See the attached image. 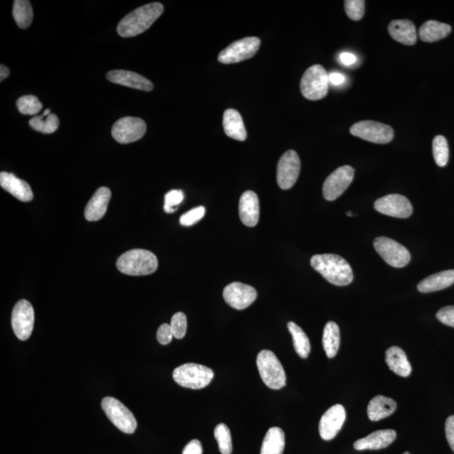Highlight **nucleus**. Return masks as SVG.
I'll list each match as a JSON object with an SVG mask.
<instances>
[{
    "instance_id": "1",
    "label": "nucleus",
    "mask_w": 454,
    "mask_h": 454,
    "mask_svg": "<svg viewBox=\"0 0 454 454\" xmlns=\"http://www.w3.org/2000/svg\"><path fill=\"white\" fill-rule=\"evenodd\" d=\"M164 7L162 4H147L137 8L121 20L117 32L122 37H132L146 31L162 15Z\"/></svg>"
},
{
    "instance_id": "2",
    "label": "nucleus",
    "mask_w": 454,
    "mask_h": 454,
    "mask_svg": "<svg viewBox=\"0 0 454 454\" xmlns=\"http://www.w3.org/2000/svg\"><path fill=\"white\" fill-rule=\"evenodd\" d=\"M315 271L336 286H346L353 280L352 269L346 260L336 254H317L310 259Z\"/></svg>"
},
{
    "instance_id": "3",
    "label": "nucleus",
    "mask_w": 454,
    "mask_h": 454,
    "mask_svg": "<svg viewBox=\"0 0 454 454\" xmlns=\"http://www.w3.org/2000/svg\"><path fill=\"white\" fill-rule=\"evenodd\" d=\"M118 270L132 276L149 275L157 270L158 260L153 252L133 249L125 252L117 260Z\"/></svg>"
},
{
    "instance_id": "4",
    "label": "nucleus",
    "mask_w": 454,
    "mask_h": 454,
    "mask_svg": "<svg viewBox=\"0 0 454 454\" xmlns=\"http://www.w3.org/2000/svg\"><path fill=\"white\" fill-rule=\"evenodd\" d=\"M256 366L265 385L272 390H280L286 385V374L275 353L263 350L256 357Z\"/></svg>"
},
{
    "instance_id": "5",
    "label": "nucleus",
    "mask_w": 454,
    "mask_h": 454,
    "mask_svg": "<svg viewBox=\"0 0 454 454\" xmlns=\"http://www.w3.org/2000/svg\"><path fill=\"white\" fill-rule=\"evenodd\" d=\"M172 377L177 384L184 388L200 390L209 385L214 372L206 366L191 363L175 369Z\"/></svg>"
},
{
    "instance_id": "6",
    "label": "nucleus",
    "mask_w": 454,
    "mask_h": 454,
    "mask_svg": "<svg viewBox=\"0 0 454 454\" xmlns=\"http://www.w3.org/2000/svg\"><path fill=\"white\" fill-rule=\"evenodd\" d=\"M329 88V78L321 65L309 67L301 80V91L305 99L319 100L325 98Z\"/></svg>"
},
{
    "instance_id": "7",
    "label": "nucleus",
    "mask_w": 454,
    "mask_h": 454,
    "mask_svg": "<svg viewBox=\"0 0 454 454\" xmlns=\"http://www.w3.org/2000/svg\"><path fill=\"white\" fill-rule=\"evenodd\" d=\"M101 406L107 418L119 430L128 434H132L136 431L137 420L124 404L116 398L105 397Z\"/></svg>"
},
{
    "instance_id": "8",
    "label": "nucleus",
    "mask_w": 454,
    "mask_h": 454,
    "mask_svg": "<svg viewBox=\"0 0 454 454\" xmlns=\"http://www.w3.org/2000/svg\"><path fill=\"white\" fill-rule=\"evenodd\" d=\"M260 45L261 41L258 37L243 38L233 42L226 48L222 50L219 54L218 61L223 64H231V63L247 60L258 52Z\"/></svg>"
},
{
    "instance_id": "9",
    "label": "nucleus",
    "mask_w": 454,
    "mask_h": 454,
    "mask_svg": "<svg viewBox=\"0 0 454 454\" xmlns=\"http://www.w3.org/2000/svg\"><path fill=\"white\" fill-rule=\"evenodd\" d=\"M352 136L376 144H387L393 140L394 130L391 126L380 122L364 121L357 122L350 128Z\"/></svg>"
},
{
    "instance_id": "10",
    "label": "nucleus",
    "mask_w": 454,
    "mask_h": 454,
    "mask_svg": "<svg viewBox=\"0 0 454 454\" xmlns=\"http://www.w3.org/2000/svg\"><path fill=\"white\" fill-rule=\"evenodd\" d=\"M373 247L391 267L403 268L410 263V252L394 240L385 237L377 238L374 240Z\"/></svg>"
},
{
    "instance_id": "11",
    "label": "nucleus",
    "mask_w": 454,
    "mask_h": 454,
    "mask_svg": "<svg viewBox=\"0 0 454 454\" xmlns=\"http://www.w3.org/2000/svg\"><path fill=\"white\" fill-rule=\"evenodd\" d=\"M355 172V168L345 165L331 172L323 184L324 198L328 201H333L342 195L352 182Z\"/></svg>"
},
{
    "instance_id": "12",
    "label": "nucleus",
    "mask_w": 454,
    "mask_h": 454,
    "mask_svg": "<svg viewBox=\"0 0 454 454\" xmlns=\"http://www.w3.org/2000/svg\"><path fill=\"white\" fill-rule=\"evenodd\" d=\"M35 322V312L28 301L21 300L16 303L12 311L11 324L15 336L21 340L31 336Z\"/></svg>"
},
{
    "instance_id": "13",
    "label": "nucleus",
    "mask_w": 454,
    "mask_h": 454,
    "mask_svg": "<svg viewBox=\"0 0 454 454\" xmlns=\"http://www.w3.org/2000/svg\"><path fill=\"white\" fill-rule=\"evenodd\" d=\"M146 132L145 121L137 117H123L113 125L114 139L121 144H128L140 140Z\"/></svg>"
},
{
    "instance_id": "14",
    "label": "nucleus",
    "mask_w": 454,
    "mask_h": 454,
    "mask_svg": "<svg viewBox=\"0 0 454 454\" xmlns=\"http://www.w3.org/2000/svg\"><path fill=\"white\" fill-rule=\"evenodd\" d=\"M301 159L296 151L289 150L282 156L277 167V182L282 189L294 186L300 175Z\"/></svg>"
},
{
    "instance_id": "15",
    "label": "nucleus",
    "mask_w": 454,
    "mask_h": 454,
    "mask_svg": "<svg viewBox=\"0 0 454 454\" xmlns=\"http://www.w3.org/2000/svg\"><path fill=\"white\" fill-rule=\"evenodd\" d=\"M374 209L383 214L397 218H408L413 208L406 197L397 193L388 195L374 202Z\"/></svg>"
},
{
    "instance_id": "16",
    "label": "nucleus",
    "mask_w": 454,
    "mask_h": 454,
    "mask_svg": "<svg viewBox=\"0 0 454 454\" xmlns=\"http://www.w3.org/2000/svg\"><path fill=\"white\" fill-rule=\"evenodd\" d=\"M258 293L250 285L234 282L226 286L223 291L225 301L235 310H244L256 301Z\"/></svg>"
},
{
    "instance_id": "17",
    "label": "nucleus",
    "mask_w": 454,
    "mask_h": 454,
    "mask_svg": "<svg viewBox=\"0 0 454 454\" xmlns=\"http://www.w3.org/2000/svg\"><path fill=\"white\" fill-rule=\"evenodd\" d=\"M345 420L346 411L342 405L329 408L319 420V432L322 439L326 441L333 439L342 429Z\"/></svg>"
},
{
    "instance_id": "18",
    "label": "nucleus",
    "mask_w": 454,
    "mask_h": 454,
    "mask_svg": "<svg viewBox=\"0 0 454 454\" xmlns=\"http://www.w3.org/2000/svg\"><path fill=\"white\" fill-rule=\"evenodd\" d=\"M109 81L136 90L149 92L153 90V83L143 76L132 71L112 70L106 74Z\"/></svg>"
},
{
    "instance_id": "19",
    "label": "nucleus",
    "mask_w": 454,
    "mask_h": 454,
    "mask_svg": "<svg viewBox=\"0 0 454 454\" xmlns=\"http://www.w3.org/2000/svg\"><path fill=\"white\" fill-rule=\"evenodd\" d=\"M260 206L259 197L254 191L244 192L239 201V216L243 224L254 227L259 223Z\"/></svg>"
},
{
    "instance_id": "20",
    "label": "nucleus",
    "mask_w": 454,
    "mask_h": 454,
    "mask_svg": "<svg viewBox=\"0 0 454 454\" xmlns=\"http://www.w3.org/2000/svg\"><path fill=\"white\" fill-rule=\"evenodd\" d=\"M111 198V189L101 187L95 193L84 210V216L88 221H99L107 212L109 200Z\"/></svg>"
},
{
    "instance_id": "21",
    "label": "nucleus",
    "mask_w": 454,
    "mask_h": 454,
    "mask_svg": "<svg viewBox=\"0 0 454 454\" xmlns=\"http://www.w3.org/2000/svg\"><path fill=\"white\" fill-rule=\"evenodd\" d=\"M0 185L7 192L23 202H29L33 199L31 186L22 179L17 178L10 172H2L0 174Z\"/></svg>"
},
{
    "instance_id": "22",
    "label": "nucleus",
    "mask_w": 454,
    "mask_h": 454,
    "mask_svg": "<svg viewBox=\"0 0 454 454\" xmlns=\"http://www.w3.org/2000/svg\"><path fill=\"white\" fill-rule=\"evenodd\" d=\"M397 439V432L392 429L378 430L355 441L353 447L362 450H378L388 447Z\"/></svg>"
},
{
    "instance_id": "23",
    "label": "nucleus",
    "mask_w": 454,
    "mask_h": 454,
    "mask_svg": "<svg viewBox=\"0 0 454 454\" xmlns=\"http://www.w3.org/2000/svg\"><path fill=\"white\" fill-rule=\"evenodd\" d=\"M388 32L394 41L403 45L413 46L418 41V33L413 22L409 20L391 21Z\"/></svg>"
},
{
    "instance_id": "24",
    "label": "nucleus",
    "mask_w": 454,
    "mask_h": 454,
    "mask_svg": "<svg viewBox=\"0 0 454 454\" xmlns=\"http://www.w3.org/2000/svg\"><path fill=\"white\" fill-rule=\"evenodd\" d=\"M223 128L226 136L240 142L245 141L247 137L242 116L235 109H228L223 116Z\"/></svg>"
},
{
    "instance_id": "25",
    "label": "nucleus",
    "mask_w": 454,
    "mask_h": 454,
    "mask_svg": "<svg viewBox=\"0 0 454 454\" xmlns=\"http://www.w3.org/2000/svg\"><path fill=\"white\" fill-rule=\"evenodd\" d=\"M454 284V269L428 276L420 281L418 289L420 293H430L444 289Z\"/></svg>"
},
{
    "instance_id": "26",
    "label": "nucleus",
    "mask_w": 454,
    "mask_h": 454,
    "mask_svg": "<svg viewBox=\"0 0 454 454\" xmlns=\"http://www.w3.org/2000/svg\"><path fill=\"white\" fill-rule=\"evenodd\" d=\"M385 361L390 370L399 376L408 377L411 373V366L406 352L399 347H391L385 352Z\"/></svg>"
},
{
    "instance_id": "27",
    "label": "nucleus",
    "mask_w": 454,
    "mask_h": 454,
    "mask_svg": "<svg viewBox=\"0 0 454 454\" xmlns=\"http://www.w3.org/2000/svg\"><path fill=\"white\" fill-rule=\"evenodd\" d=\"M397 404L393 399L377 395L369 403L368 415L372 422L388 418L397 410Z\"/></svg>"
},
{
    "instance_id": "28",
    "label": "nucleus",
    "mask_w": 454,
    "mask_h": 454,
    "mask_svg": "<svg viewBox=\"0 0 454 454\" xmlns=\"http://www.w3.org/2000/svg\"><path fill=\"white\" fill-rule=\"evenodd\" d=\"M451 27L436 20H428L419 29L420 39L424 42H435L447 37L451 33Z\"/></svg>"
},
{
    "instance_id": "29",
    "label": "nucleus",
    "mask_w": 454,
    "mask_h": 454,
    "mask_svg": "<svg viewBox=\"0 0 454 454\" xmlns=\"http://www.w3.org/2000/svg\"><path fill=\"white\" fill-rule=\"evenodd\" d=\"M285 436L280 427H272L265 435L261 454H283Z\"/></svg>"
},
{
    "instance_id": "30",
    "label": "nucleus",
    "mask_w": 454,
    "mask_h": 454,
    "mask_svg": "<svg viewBox=\"0 0 454 454\" xmlns=\"http://www.w3.org/2000/svg\"><path fill=\"white\" fill-rule=\"evenodd\" d=\"M322 344L324 350L329 359H332L336 355L340 347V330L334 322L326 323L323 331Z\"/></svg>"
},
{
    "instance_id": "31",
    "label": "nucleus",
    "mask_w": 454,
    "mask_h": 454,
    "mask_svg": "<svg viewBox=\"0 0 454 454\" xmlns=\"http://www.w3.org/2000/svg\"><path fill=\"white\" fill-rule=\"evenodd\" d=\"M31 128L45 134L54 133L59 128V119L55 114L46 109L43 115L32 118L29 121Z\"/></svg>"
},
{
    "instance_id": "32",
    "label": "nucleus",
    "mask_w": 454,
    "mask_h": 454,
    "mask_svg": "<svg viewBox=\"0 0 454 454\" xmlns=\"http://www.w3.org/2000/svg\"><path fill=\"white\" fill-rule=\"evenodd\" d=\"M288 329L290 334L292 335L294 348L296 349L297 355L302 359H306L310 352V343L308 336L294 322H290L288 323Z\"/></svg>"
},
{
    "instance_id": "33",
    "label": "nucleus",
    "mask_w": 454,
    "mask_h": 454,
    "mask_svg": "<svg viewBox=\"0 0 454 454\" xmlns=\"http://www.w3.org/2000/svg\"><path fill=\"white\" fill-rule=\"evenodd\" d=\"M13 16L20 28H28L32 25L33 20L31 3L27 0H15L14 6H13Z\"/></svg>"
},
{
    "instance_id": "34",
    "label": "nucleus",
    "mask_w": 454,
    "mask_h": 454,
    "mask_svg": "<svg viewBox=\"0 0 454 454\" xmlns=\"http://www.w3.org/2000/svg\"><path fill=\"white\" fill-rule=\"evenodd\" d=\"M432 153L437 166L445 167L449 158V149L447 139L443 136H436L432 142Z\"/></svg>"
},
{
    "instance_id": "35",
    "label": "nucleus",
    "mask_w": 454,
    "mask_h": 454,
    "mask_svg": "<svg viewBox=\"0 0 454 454\" xmlns=\"http://www.w3.org/2000/svg\"><path fill=\"white\" fill-rule=\"evenodd\" d=\"M214 434L221 454H231L233 453V440H231L230 429L226 424L217 425L214 428Z\"/></svg>"
},
{
    "instance_id": "36",
    "label": "nucleus",
    "mask_w": 454,
    "mask_h": 454,
    "mask_svg": "<svg viewBox=\"0 0 454 454\" xmlns=\"http://www.w3.org/2000/svg\"><path fill=\"white\" fill-rule=\"evenodd\" d=\"M17 108L23 115L34 116L39 113L42 109V104L37 97L34 95H25L20 97L16 102Z\"/></svg>"
},
{
    "instance_id": "37",
    "label": "nucleus",
    "mask_w": 454,
    "mask_h": 454,
    "mask_svg": "<svg viewBox=\"0 0 454 454\" xmlns=\"http://www.w3.org/2000/svg\"><path fill=\"white\" fill-rule=\"evenodd\" d=\"M345 11L347 15L352 20L363 19L365 11V1L364 0H346L344 2Z\"/></svg>"
},
{
    "instance_id": "38",
    "label": "nucleus",
    "mask_w": 454,
    "mask_h": 454,
    "mask_svg": "<svg viewBox=\"0 0 454 454\" xmlns=\"http://www.w3.org/2000/svg\"><path fill=\"white\" fill-rule=\"evenodd\" d=\"M172 333L177 339L184 338L187 331V317L182 312H178L172 317L170 324Z\"/></svg>"
},
{
    "instance_id": "39",
    "label": "nucleus",
    "mask_w": 454,
    "mask_h": 454,
    "mask_svg": "<svg viewBox=\"0 0 454 454\" xmlns=\"http://www.w3.org/2000/svg\"><path fill=\"white\" fill-rule=\"evenodd\" d=\"M184 193L181 191H171L166 193L165 197V204H164V210L167 213H174L178 209V205L182 203L184 200Z\"/></svg>"
},
{
    "instance_id": "40",
    "label": "nucleus",
    "mask_w": 454,
    "mask_h": 454,
    "mask_svg": "<svg viewBox=\"0 0 454 454\" xmlns=\"http://www.w3.org/2000/svg\"><path fill=\"white\" fill-rule=\"evenodd\" d=\"M205 214V209L203 206H199L183 214L180 217V224L184 226H191L199 222Z\"/></svg>"
},
{
    "instance_id": "41",
    "label": "nucleus",
    "mask_w": 454,
    "mask_h": 454,
    "mask_svg": "<svg viewBox=\"0 0 454 454\" xmlns=\"http://www.w3.org/2000/svg\"><path fill=\"white\" fill-rule=\"evenodd\" d=\"M437 319L444 325L454 327V306H445L437 311L436 315Z\"/></svg>"
},
{
    "instance_id": "42",
    "label": "nucleus",
    "mask_w": 454,
    "mask_h": 454,
    "mask_svg": "<svg viewBox=\"0 0 454 454\" xmlns=\"http://www.w3.org/2000/svg\"><path fill=\"white\" fill-rule=\"evenodd\" d=\"M174 338L172 328L170 324H163L160 326L157 332V339L158 343L162 345L170 344Z\"/></svg>"
},
{
    "instance_id": "43",
    "label": "nucleus",
    "mask_w": 454,
    "mask_h": 454,
    "mask_svg": "<svg viewBox=\"0 0 454 454\" xmlns=\"http://www.w3.org/2000/svg\"><path fill=\"white\" fill-rule=\"evenodd\" d=\"M446 437L454 453V415H450L445 424Z\"/></svg>"
},
{
    "instance_id": "44",
    "label": "nucleus",
    "mask_w": 454,
    "mask_h": 454,
    "mask_svg": "<svg viewBox=\"0 0 454 454\" xmlns=\"http://www.w3.org/2000/svg\"><path fill=\"white\" fill-rule=\"evenodd\" d=\"M203 449L199 440H192L185 446L182 454H202Z\"/></svg>"
},
{
    "instance_id": "45",
    "label": "nucleus",
    "mask_w": 454,
    "mask_h": 454,
    "mask_svg": "<svg viewBox=\"0 0 454 454\" xmlns=\"http://www.w3.org/2000/svg\"><path fill=\"white\" fill-rule=\"evenodd\" d=\"M340 61L345 66H351L357 62V57L351 53H343L340 55Z\"/></svg>"
},
{
    "instance_id": "46",
    "label": "nucleus",
    "mask_w": 454,
    "mask_h": 454,
    "mask_svg": "<svg viewBox=\"0 0 454 454\" xmlns=\"http://www.w3.org/2000/svg\"><path fill=\"white\" fill-rule=\"evenodd\" d=\"M328 78H329V83L333 84L335 86L340 85V84L345 82V76L342 74L336 73V71L328 75Z\"/></svg>"
},
{
    "instance_id": "47",
    "label": "nucleus",
    "mask_w": 454,
    "mask_h": 454,
    "mask_svg": "<svg viewBox=\"0 0 454 454\" xmlns=\"http://www.w3.org/2000/svg\"><path fill=\"white\" fill-rule=\"evenodd\" d=\"M10 74H11V71L10 69H8L6 66H4L3 64L0 66V81L2 82L3 80L8 78Z\"/></svg>"
},
{
    "instance_id": "48",
    "label": "nucleus",
    "mask_w": 454,
    "mask_h": 454,
    "mask_svg": "<svg viewBox=\"0 0 454 454\" xmlns=\"http://www.w3.org/2000/svg\"><path fill=\"white\" fill-rule=\"evenodd\" d=\"M347 216H355V214H352V212H347Z\"/></svg>"
},
{
    "instance_id": "49",
    "label": "nucleus",
    "mask_w": 454,
    "mask_h": 454,
    "mask_svg": "<svg viewBox=\"0 0 454 454\" xmlns=\"http://www.w3.org/2000/svg\"><path fill=\"white\" fill-rule=\"evenodd\" d=\"M403 454H411V453H408V452H406V453H404Z\"/></svg>"
}]
</instances>
